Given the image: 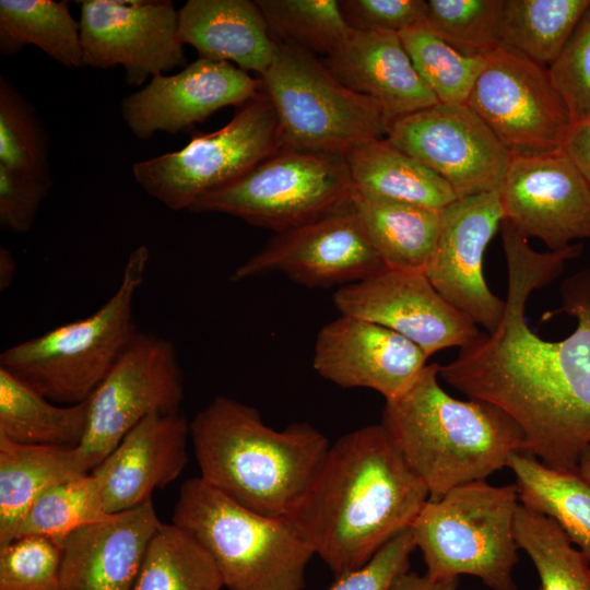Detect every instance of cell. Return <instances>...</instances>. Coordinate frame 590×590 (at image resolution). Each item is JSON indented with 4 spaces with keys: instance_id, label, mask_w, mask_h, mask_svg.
<instances>
[{
    "instance_id": "1",
    "label": "cell",
    "mask_w": 590,
    "mask_h": 590,
    "mask_svg": "<svg viewBox=\"0 0 590 590\" xmlns=\"http://www.w3.org/2000/svg\"><path fill=\"white\" fill-rule=\"evenodd\" d=\"M500 232L508 270L503 318L440 365L439 377L511 417L523 433L524 452L552 469L579 473L590 445V269L562 284L560 310L577 320L564 340L534 334L524 311L531 293L555 280L582 245L539 252L506 220Z\"/></svg>"
},
{
    "instance_id": "2",
    "label": "cell",
    "mask_w": 590,
    "mask_h": 590,
    "mask_svg": "<svg viewBox=\"0 0 590 590\" xmlns=\"http://www.w3.org/2000/svg\"><path fill=\"white\" fill-rule=\"evenodd\" d=\"M429 500L381 424L330 445L316 479L287 520L339 578L365 565L412 527Z\"/></svg>"
},
{
    "instance_id": "3",
    "label": "cell",
    "mask_w": 590,
    "mask_h": 590,
    "mask_svg": "<svg viewBox=\"0 0 590 590\" xmlns=\"http://www.w3.org/2000/svg\"><path fill=\"white\" fill-rule=\"evenodd\" d=\"M200 476L258 514L287 518L316 479L330 448L308 422L278 430L259 411L220 396L190 422Z\"/></svg>"
},
{
    "instance_id": "4",
    "label": "cell",
    "mask_w": 590,
    "mask_h": 590,
    "mask_svg": "<svg viewBox=\"0 0 590 590\" xmlns=\"http://www.w3.org/2000/svg\"><path fill=\"white\" fill-rule=\"evenodd\" d=\"M440 365L427 364L400 396L386 400L381 426L429 499L485 481L524 452L523 433L499 408L459 400L438 381Z\"/></svg>"
},
{
    "instance_id": "5",
    "label": "cell",
    "mask_w": 590,
    "mask_h": 590,
    "mask_svg": "<svg viewBox=\"0 0 590 590\" xmlns=\"http://www.w3.org/2000/svg\"><path fill=\"white\" fill-rule=\"evenodd\" d=\"M149 260V248L135 247L119 286L103 306L85 318L11 345L0 354V367L55 403L88 400L138 332L133 304Z\"/></svg>"
},
{
    "instance_id": "6",
    "label": "cell",
    "mask_w": 590,
    "mask_h": 590,
    "mask_svg": "<svg viewBox=\"0 0 590 590\" xmlns=\"http://www.w3.org/2000/svg\"><path fill=\"white\" fill-rule=\"evenodd\" d=\"M172 523L210 555L228 590H303L314 551L287 518L252 511L201 477L180 486Z\"/></svg>"
},
{
    "instance_id": "7",
    "label": "cell",
    "mask_w": 590,
    "mask_h": 590,
    "mask_svg": "<svg viewBox=\"0 0 590 590\" xmlns=\"http://www.w3.org/2000/svg\"><path fill=\"white\" fill-rule=\"evenodd\" d=\"M519 503L516 484L495 486L486 481L463 484L439 499H429L411 527L425 574L433 579L471 575L491 590H517L515 517Z\"/></svg>"
},
{
    "instance_id": "8",
    "label": "cell",
    "mask_w": 590,
    "mask_h": 590,
    "mask_svg": "<svg viewBox=\"0 0 590 590\" xmlns=\"http://www.w3.org/2000/svg\"><path fill=\"white\" fill-rule=\"evenodd\" d=\"M260 79L276 116L280 149L344 155L388 134L392 121L384 107L343 85L312 54L279 44Z\"/></svg>"
},
{
    "instance_id": "9",
    "label": "cell",
    "mask_w": 590,
    "mask_h": 590,
    "mask_svg": "<svg viewBox=\"0 0 590 590\" xmlns=\"http://www.w3.org/2000/svg\"><path fill=\"white\" fill-rule=\"evenodd\" d=\"M353 197L343 155L280 149L235 181L201 196L189 211L235 216L278 234L347 210Z\"/></svg>"
},
{
    "instance_id": "10",
    "label": "cell",
    "mask_w": 590,
    "mask_h": 590,
    "mask_svg": "<svg viewBox=\"0 0 590 590\" xmlns=\"http://www.w3.org/2000/svg\"><path fill=\"white\" fill-rule=\"evenodd\" d=\"M279 150L276 116L261 88L221 129L193 134L176 152L135 162L132 175L168 209L190 210L201 196L235 181Z\"/></svg>"
},
{
    "instance_id": "11",
    "label": "cell",
    "mask_w": 590,
    "mask_h": 590,
    "mask_svg": "<svg viewBox=\"0 0 590 590\" xmlns=\"http://www.w3.org/2000/svg\"><path fill=\"white\" fill-rule=\"evenodd\" d=\"M184 376L174 343L138 331L88 398L85 435L76 447L92 472L152 413H180Z\"/></svg>"
},
{
    "instance_id": "12",
    "label": "cell",
    "mask_w": 590,
    "mask_h": 590,
    "mask_svg": "<svg viewBox=\"0 0 590 590\" xmlns=\"http://www.w3.org/2000/svg\"><path fill=\"white\" fill-rule=\"evenodd\" d=\"M467 105L511 156L562 150L573 125L548 68L500 45L486 56V66Z\"/></svg>"
},
{
    "instance_id": "13",
    "label": "cell",
    "mask_w": 590,
    "mask_h": 590,
    "mask_svg": "<svg viewBox=\"0 0 590 590\" xmlns=\"http://www.w3.org/2000/svg\"><path fill=\"white\" fill-rule=\"evenodd\" d=\"M385 140L438 174L457 198L500 191L512 157L467 104L438 103L398 118Z\"/></svg>"
},
{
    "instance_id": "14",
    "label": "cell",
    "mask_w": 590,
    "mask_h": 590,
    "mask_svg": "<svg viewBox=\"0 0 590 590\" xmlns=\"http://www.w3.org/2000/svg\"><path fill=\"white\" fill-rule=\"evenodd\" d=\"M84 66H121L129 85L184 66L178 11L172 1H76Z\"/></svg>"
},
{
    "instance_id": "15",
    "label": "cell",
    "mask_w": 590,
    "mask_h": 590,
    "mask_svg": "<svg viewBox=\"0 0 590 590\" xmlns=\"http://www.w3.org/2000/svg\"><path fill=\"white\" fill-rule=\"evenodd\" d=\"M333 304L342 315L403 335L428 357L444 349L462 347L480 333L471 318L435 290L423 269L385 267L340 287Z\"/></svg>"
},
{
    "instance_id": "16",
    "label": "cell",
    "mask_w": 590,
    "mask_h": 590,
    "mask_svg": "<svg viewBox=\"0 0 590 590\" xmlns=\"http://www.w3.org/2000/svg\"><path fill=\"white\" fill-rule=\"evenodd\" d=\"M352 206L306 225L275 234L238 266L231 281L280 272L309 287H330L364 280L385 268Z\"/></svg>"
},
{
    "instance_id": "17",
    "label": "cell",
    "mask_w": 590,
    "mask_h": 590,
    "mask_svg": "<svg viewBox=\"0 0 590 590\" xmlns=\"http://www.w3.org/2000/svg\"><path fill=\"white\" fill-rule=\"evenodd\" d=\"M505 219L519 235L548 250L590 239V186L562 149L512 156L500 189Z\"/></svg>"
},
{
    "instance_id": "18",
    "label": "cell",
    "mask_w": 590,
    "mask_h": 590,
    "mask_svg": "<svg viewBox=\"0 0 590 590\" xmlns=\"http://www.w3.org/2000/svg\"><path fill=\"white\" fill-rule=\"evenodd\" d=\"M504 219L500 191L458 198L442 209L440 234L424 268L435 290L488 332L499 324L505 300L485 282L483 256Z\"/></svg>"
},
{
    "instance_id": "19",
    "label": "cell",
    "mask_w": 590,
    "mask_h": 590,
    "mask_svg": "<svg viewBox=\"0 0 590 590\" xmlns=\"http://www.w3.org/2000/svg\"><path fill=\"white\" fill-rule=\"evenodd\" d=\"M262 88L261 79L226 61L198 58L173 75L157 74L121 102V116L133 135L175 134L226 106L239 107Z\"/></svg>"
},
{
    "instance_id": "20",
    "label": "cell",
    "mask_w": 590,
    "mask_h": 590,
    "mask_svg": "<svg viewBox=\"0 0 590 590\" xmlns=\"http://www.w3.org/2000/svg\"><path fill=\"white\" fill-rule=\"evenodd\" d=\"M412 341L380 324L342 315L324 324L316 340L312 367L342 388H368L385 400L405 391L427 365Z\"/></svg>"
},
{
    "instance_id": "21",
    "label": "cell",
    "mask_w": 590,
    "mask_h": 590,
    "mask_svg": "<svg viewBox=\"0 0 590 590\" xmlns=\"http://www.w3.org/2000/svg\"><path fill=\"white\" fill-rule=\"evenodd\" d=\"M161 524L150 499L71 531L59 543L62 590H133Z\"/></svg>"
},
{
    "instance_id": "22",
    "label": "cell",
    "mask_w": 590,
    "mask_h": 590,
    "mask_svg": "<svg viewBox=\"0 0 590 590\" xmlns=\"http://www.w3.org/2000/svg\"><path fill=\"white\" fill-rule=\"evenodd\" d=\"M190 423L180 413H152L139 422L91 473L107 515L133 509L165 488L187 463Z\"/></svg>"
},
{
    "instance_id": "23",
    "label": "cell",
    "mask_w": 590,
    "mask_h": 590,
    "mask_svg": "<svg viewBox=\"0 0 590 590\" xmlns=\"http://www.w3.org/2000/svg\"><path fill=\"white\" fill-rule=\"evenodd\" d=\"M323 63L343 85L379 103L391 121L439 103L397 33L351 28Z\"/></svg>"
},
{
    "instance_id": "24",
    "label": "cell",
    "mask_w": 590,
    "mask_h": 590,
    "mask_svg": "<svg viewBox=\"0 0 590 590\" xmlns=\"http://www.w3.org/2000/svg\"><path fill=\"white\" fill-rule=\"evenodd\" d=\"M178 35L199 58L226 61L263 75L279 43L256 1L189 0L178 10Z\"/></svg>"
},
{
    "instance_id": "25",
    "label": "cell",
    "mask_w": 590,
    "mask_h": 590,
    "mask_svg": "<svg viewBox=\"0 0 590 590\" xmlns=\"http://www.w3.org/2000/svg\"><path fill=\"white\" fill-rule=\"evenodd\" d=\"M343 156L354 193L364 199L439 210L458 199L438 174L385 139L362 143Z\"/></svg>"
},
{
    "instance_id": "26",
    "label": "cell",
    "mask_w": 590,
    "mask_h": 590,
    "mask_svg": "<svg viewBox=\"0 0 590 590\" xmlns=\"http://www.w3.org/2000/svg\"><path fill=\"white\" fill-rule=\"evenodd\" d=\"M91 473L76 447L23 445L0 437V547L48 488Z\"/></svg>"
},
{
    "instance_id": "27",
    "label": "cell",
    "mask_w": 590,
    "mask_h": 590,
    "mask_svg": "<svg viewBox=\"0 0 590 590\" xmlns=\"http://www.w3.org/2000/svg\"><path fill=\"white\" fill-rule=\"evenodd\" d=\"M352 209L386 267L424 270L440 234L442 209L368 200L355 193Z\"/></svg>"
},
{
    "instance_id": "28",
    "label": "cell",
    "mask_w": 590,
    "mask_h": 590,
    "mask_svg": "<svg viewBox=\"0 0 590 590\" xmlns=\"http://www.w3.org/2000/svg\"><path fill=\"white\" fill-rule=\"evenodd\" d=\"M87 414L88 400L55 403L0 367V437L23 445L78 447Z\"/></svg>"
},
{
    "instance_id": "29",
    "label": "cell",
    "mask_w": 590,
    "mask_h": 590,
    "mask_svg": "<svg viewBox=\"0 0 590 590\" xmlns=\"http://www.w3.org/2000/svg\"><path fill=\"white\" fill-rule=\"evenodd\" d=\"M507 467L516 476L520 504L554 520L590 564V483L527 452H514Z\"/></svg>"
},
{
    "instance_id": "30",
    "label": "cell",
    "mask_w": 590,
    "mask_h": 590,
    "mask_svg": "<svg viewBox=\"0 0 590 590\" xmlns=\"http://www.w3.org/2000/svg\"><path fill=\"white\" fill-rule=\"evenodd\" d=\"M589 7L590 0H503L499 45L550 68Z\"/></svg>"
},
{
    "instance_id": "31",
    "label": "cell",
    "mask_w": 590,
    "mask_h": 590,
    "mask_svg": "<svg viewBox=\"0 0 590 590\" xmlns=\"http://www.w3.org/2000/svg\"><path fill=\"white\" fill-rule=\"evenodd\" d=\"M34 45L67 68L84 67L80 23L67 1L0 0V54Z\"/></svg>"
},
{
    "instance_id": "32",
    "label": "cell",
    "mask_w": 590,
    "mask_h": 590,
    "mask_svg": "<svg viewBox=\"0 0 590 590\" xmlns=\"http://www.w3.org/2000/svg\"><path fill=\"white\" fill-rule=\"evenodd\" d=\"M222 577L205 550L174 523L153 535L133 590H221Z\"/></svg>"
},
{
    "instance_id": "33",
    "label": "cell",
    "mask_w": 590,
    "mask_h": 590,
    "mask_svg": "<svg viewBox=\"0 0 590 590\" xmlns=\"http://www.w3.org/2000/svg\"><path fill=\"white\" fill-rule=\"evenodd\" d=\"M515 536L536 569L540 590H590V564L554 520L519 503Z\"/></svg>"
},
{
    "instance_id": "34",
    "label": "cell",
    "mask_w": 590,
    "mask_h": 590,
    "mask_svg": "<svg viewBox=\"0 0 590 590\" xmlns=\"http://www.w3.org/2000/svg\"><path fill=\"white\" fill-rule=\"evenodd\" d=\"M274 39L331 56L351 30L337 0H256Z\"/></svg>"
},
{
    "instance_id": "35",
    "label": "cell",
    "mask_w": 590,
    "mask_h": 590,
    "mask_svg": "<svg viewBox=\"0 0 590 590\" xmlns=\"http://www.w3.org/2000/svg\"><path fill=\"white\" fill-rule=\"evenodd\" d=\"M399 36L416 72L439 103H468L486 57L462 54L424 25Z\"/></svg>"
},
{
    "instance_id": "36",
    "label": "cell",
    "mask_w": 590,
    "mask_h": 590,
    "mask_svg": "<svg viewBox=\"0 0 590 590\" xmlns=\"http://www.w3.org/2000/svg\"><path fill=\"white\" fill-rule=\"evenodd\" d=\"M105 516L97 480L92 473L80 475L40 494L17 523L11 542L43 535L60 543L71 531Z\"/></svg>"
},
{
    "instance_id": "37",
    "label": "cell",
    "mask_w": 590,
    "mask_h": 590,
    "mask_svg": "<svg viewBox=\"0 0 590 590\" xmlns=\"http://www.w3.org/2000/svg\"><path fill=\"white\" fill-rule=\"evenodd\" d=\"M0 165L51 181L48 141L31 104L0 76Z\"/></svg>"
},
{
    "instance_id": "38",
    "label": "cell",
    "mask_w": 590,
    "mask_h": 590,
    "mask_svg": "<svg viewBox=\"0 0 590 590\" xmlns=\"http://www.w3.org/2000/svg\"><path fill=\"white\" fill-rule=\"evenodd\" d=\"M424 26L468 56L486 57L499 45L503 0H427Z\"/></svg>"
},
{
    "instance_id": "39",
    "label": "cell",
    "mask_w": 590,
    "mask_h": 590,
    "mask_svg": "<svg viewBox=\"0 0 590 590\" xmlns=\"http://www.w3.org/2000/svg\"><path fill=\"white\" fill-rule=\"evenodd\" d=\"M62 551L51 538L31 535L0 547V590H62Z\"/></svg>"
},
{
    "instance_id": "40",
    "label": "cell",
    "mask_w": 590,
    "mask_h": 590,
    "mask_svg": "<svg viewBox=\"0 0 590 590\" xmlns=\"http://www.w3.org/2000/svg\"><path fill=\"white\" fill-rule=\"evenodd\" d=\"M548 71L573 122L590 119V7Z\"/></svg>"
},
{
    "instance_id": "41",
    "label": "cell",
    "mask_w": 590,
    "mask_h": 590,
    "mask_svg": "<svg viewBox=\"0 0 590 590\" xmlns=\"http://www.w3.org/2000/svg\"><path fill=\"white\" fill-rule=\"evenodd\" d=\"M415 548L409 528L388 541L365 565L337 578L329 590H390L394 580L409 570Z\"/></svg>"
},
{
    "instance_id": "42",
    "label": "cell",
    "mask_w": 590,
    "mask_h": 590,
    "mask_svg": "<svg viewBox=\"0 0 590 590\" xmlns=\"http://www.w3.org/2000/svg\"><path fill=\"white\" fill-rule=\"evenodd\" d=\"M344 20L355 31H384L400 34L424 25L425 0H342Z\"/></svg>"
},
{
    "instance_id": "43",
    "label": "cell",
    "mask_w": 590,
    "mask_h": 590,
    "mask_svg": "<svg viewBox=\"0 0 590 590\" xmlns=\"http://www.w3.org/2000/svg\"><path fill=\"white\" fill-rule=\"evenodd\" d=\"M51 181L0 165V226L16 234L31 231Z\"/></svg>"
},
{
    "instance_id": "44",
    "label": "cell",
    "mask_w": 590,
    "mask_h": 590,
    "mask_svg": "<svg viewBox=\"0 0 590 590\" xmlns=\"http://www.w3.org/2000/svg\"><path fill=\"white\" fill-rule=\"evenodd\" d=\"M563 150L590 186V119L573 122Z\"/></svg>"
},
{
    "instance_id": "45",
    "label": "cell",
    "mask_w": 590,
    "mask_h": 590,
    "mask_svg": "<svg viewBox=\"0 0 590 590\" xmlns=\"http://www.w3.org/2000/svg\"><path fill=\"white\" fill-rule=\"evenodd\" d=\"M458 581V578L433 579L408 570L394 580L390 590H457Z\"/></svg>"
},
{
    "instance_id": "46",
    "label": "cell",
    "mask_w": 590,
    "mask_h": 590,
    "mask_svg": "<svg viewBox=\"0 0 590 590\" xmlns=\"http://www.w3.org/2000/svg\"><path fill=\"white\" fill-rule=\"evenodd\" d=\"M16 273V260L11 251L4 247L0 248V290H8Z\"/></svg>"
},
{
    "instance_id": "47",
    "label": "cell",
    "mask_w": 590,
    "mask_h": 590,
    "mask_svg": "<svg viewBox=\"0 0 590 590\" xmlns=\"http://www.w3.org/2000/svg\"><path fill=\"white\" fill-rule=\"evenodd\" d=\"M578 472L590 483V445L587 447L580 458Z\"/></svg>"
}]
</instances>
